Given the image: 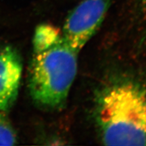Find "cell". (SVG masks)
Here are the masks:
<instances>
[{"label":"cell","mask_w":146,"mask_h":146,"mask_svg":"<svg viewBox=\"0 0 146 146\" xmlns=\"http://www.w3.org/2000/svg\"><path fill=\"white\" fill-rule=\"evenodd\" d=\"M96 120L106 145H146V95L138 84L123 81L98 98Z\"/></svg>","instance_id":"1"},{"label":"cell","mask_w":146,"mask_h":146,"mask_svg":"<svg viewBox=\"0 0 146 146\" xmlns=\"http://www.w3.org/2000/svg\"><path fill=\"white\" fill-rule=\"evenodd\" d=\"M112 0H82L71 10L64 25L62 35L68 44L79 52L96 34Z\"/></svg>","instance_id":"3"},{"label":"cell","mask_w":146,"mask_h":146,"mask_svg":"<svg viewBox=\"0 0 146 146\" xmlns=\"http://www.w3.org/2000/svg\"><path fill=\"white\" fill-rule=\"evenodd\" d=\"M137 2L141 10L146 15V0H137Z\"/></svg>","instance_id":"6"},{"label":"cell","mask_w":146,"mask_h":146,"mask_svg":"<svg viewBox=\"0 0 146 146\" xmlns=\"http://www.w3.org/2000/svg\"><path fill=\"white\" fill-rule=\"evenodd\" d=\"M21 58L11 46L0 47V111L5 112L15 102L21 83Z\"/></svg>","instance_id":"4"},{"label":"cell","mask_w":146,"mask_h":146,"mask_svg":"<svg viewBox=\"0 0 146 146\" xmlns=\"http://www.w3.org/2000/svg\"><path fill=\"white\" fill-rule=\"evenodd\" d=\"M78 52L62 33L50 43L33 47L29 90L39 106L56 110L64 105L77 72Z\"/></svg>","instance_id":"2"},{"label":"cell","mask_w":146,"mask_h":146,"mask_svg":"<svg viewBox=\"0 0 146 146\" xmlns=\"http://www.w3.org/2000/svg\"><path fill=\"white\" fill-rule=\"evenodd\" d=\"M2 111H0V145H13L16 142L14 129Z\"/></svg>","instance_id":"5"}]
</instances>
